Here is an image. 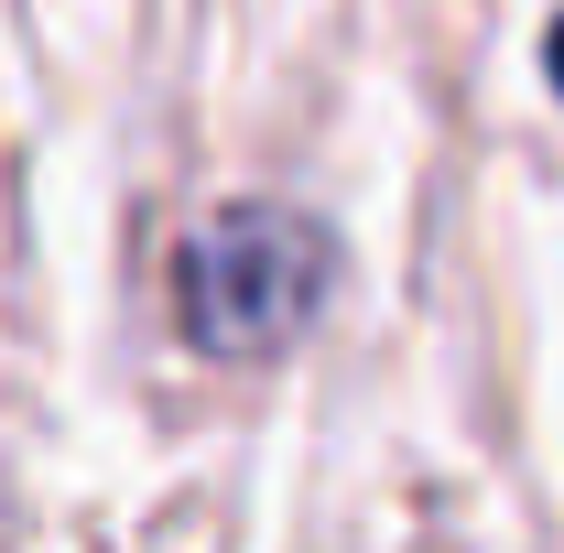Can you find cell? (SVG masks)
<instances>
[{
	"label": "cell",
	"instance_id": "obj_1",
	"mask_svg": "<svg viewBox=\"0 0 564 553\" xmlns=\"http://www.w3.org/2000/svg\"><path fill=\"white\" fill-rule=\"evenodd\" d=\"M337 304V228L272 196H239L185 228L174 250V315L207 358H282L315 337V315Z\"/></svg>",
	"mask_w": 564,
	"mask_h": 553
},
{
	"label": "cell",
	"instance_id": "obj_2",
	"mask_svg": "<svg viewBox=\"0 0 564 553\" xmlns=\"http://www.w3.org/2000/svg\"><path fill=\"white\" fill-rule=\"evenodd\" d=\"M543 66H554V87H564V22H554V44H543Z\"/></svg>",
	"mask_w": 564,
	"mask_h": 553
}]
</instances>
